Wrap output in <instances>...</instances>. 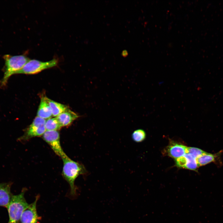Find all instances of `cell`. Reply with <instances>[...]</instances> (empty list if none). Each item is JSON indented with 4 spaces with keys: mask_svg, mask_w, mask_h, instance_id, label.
Instances as JSON below:
<instances>
[{
    "mask_svg": "<svg viewBox=\"0 0 223 223\" xmlns=\"http://www.w3.org/2000/svg\"><path fill=\"white\" fill-rule=\"evenodd\" d=\"M5 61L4 75L0 81V86L5 87L10 77L20 70L29 59L25 55H5L3 56Z\"/></svg>",
    "mask_w": 223,
    "mask_h": 223,
    "instance_id": "6da1fadb",
    "label": "cell"
},
{
    "mask_svg": "<svg viewBox=\"0 0 223 223\" xmlns=\"http://www.w3.org/2000/svg\"><path fill=\"white\" fill-rule=\"evenodd\" d=\"M62 159L63 162V176L70 185L71 195H74L76 190L75 180L79 175L86 173V170L82 164L72 160L67 155Z\"/></svg>",
    "mask_w": 223,
    "mask_h": 223,
    "instance_id": "7a4b0ae2",
    "label": "cell"
},
{
    "mask_svg": "<svg viewBox=\"0 0 223 223\" xmlns=\"http://www.w3.org/2000/svg\"><path fill=\"white\" fill-rule=\"evenodd\" d=\"M25 190L24 189L18 195H12L11 201L7 207L9 214L8 223H17L20 221L24 211L29 204L24 197Z\"/></svg>",
    "mask_w": 223,
    "mask_h": 223,
    "instance_id": "3957f363",
    "label": "cell"
},
{
    "mask_svg": "<svg viewBox=\"0 0 223 223\" xmlns=\"http://www.w3.org/2000/svg\"><path fill=\"white\" fill-rule=\"evenodd\" d=\"M58 63V60L55 58L46 62L42 61L35 59H29L16 74H36L45 69L56 66Z\"/></svg>",
    "mask_w": 223,
    "mask_h": 223,
    "instance_id": "277c9868",
    "label": "cell"
},
{
    "mask_svg": "<svg viewBox=\"0 0 223 223\" xmlns=\"http://www.w3.org/2000/svg\"><path fill=\"white\" fill-rule=\"evenodd\" d=\"M46 120L45 119L36 116L25 130L24 134L18 140L20 141H26L33 138L42 135L46 131Z\"/></svg>",
    "mask_w": 223,
    "mask_h": 223,
    "instance_id": "5b68a950",
    "label": "cell"
},
{
    "mask_svg": "<svg viewBox=\"0 0 223 223\" xmlns=\"http://www.w3.org/2000/svg\"><path fill=\"white\" fill-rule=\"evenodd\" d=\"M42 137L56 155L61 158L67 156L61 147L59 133L58 130L46 131Z\"/></svg>",
    "mask_w": 223,
    "mask_h": 223,
    "instance_id": "8992f818",
    "label": "cell"
},
{
    "mask_svg": "<svg viewBox=\"0 0 223 223\" xmlns=\"http://www.w3.org/2000/svg\"><path fill=\"white\" fill-rule=\"evenodd\" d=\"M39 196H36L34 201L29 204L23 212L20 221L22 223H37L40 219L37 211L36 205Z\"/></svg>",
    "mask_w": 223,
    "mask_h": 223,
    "instance_id": "52a82bcc",
    "label": "cell"
},
{
    "mask_svg": "<svg viewBox=\"0 0 223 223\" xmlns=\"http://www.w3.org/2000/svg\"><path fill=\"white\" fill-rule=\"evenodd\" d=\"M187 146L177 142L171 141L164 151L165 154L175 160L186 153Z\"/></svg>",
    "mask_w": 223,
    "mask_h": 223,
    "instance_id": "ba28073f",
    "label": "cell"
},
{
    "mask_svg": "<svg viewBox=\"0 0 223 223\" xmlns=\"http://www.w3.org/2000/svg\"><path fill=\"white\" fill-rule=\"evenodd\" d=\"M175 161L176 166L179 168L197 171L199 167L196 159L189 154H186Z\"/></svg>",
    "mask_w": 223,
    "mask_h": 223,
    "instance_id": "9c48e42d",
    "label": "cell"
},
{
    "mask_svg": "<svg viewBox=\"0 0 223 223\" xmlns=\"http://www.w3.org/2000/svg\"><path fill=\"white\" fill-rule=\"evenodd\" d=\"M12 183H0V206L7 208L13 195L11 191Z\"/></svg>",
    "mask_w": 223,
    "mask_h": 223,
    "instance_id": "30bf717a",
    "label": "cell"
},
{
    "mask_svg": "<svg viewBox=\"0 0 223 223\" xmlns=\"http://www.w3.org/2000/svg\"><path fill=\"white\" fill-rule=\"evenodd\" d=\"M78 117L77 114L68 108L56 117L61 127L69 125Z\"/></svg>",
    "mask_w": 223,
    "mask_h": 223,
    "instance_id": "8fae6325",
    "label": "cell"
},
{
    "mask_svg": "<svg viewBox=\"0 0 223 223\" xmlns=\"http://www.w3.org/2000/svg\"><path fill=\"white\" fill-rule=\"evenodd\" d=\"M37 116L45 119L51 118L52 114L51 108L45 97H42L37 112Z\"/></svg>",
    "mask_w": 223,
    "mask_h": 223,
    "instance_id": "7c38bea8",
    "label": "cell"
},
{
    "mask_svg": "<svg viewBox=\"0 0 223 223\" xmlns=\"http://www.w3.org/2000/svg\"><path fill=\"white\" fill-rule=\"evenodd\" d=\"M221 154V151L213 154L206 152L196 159L197 162L199 167L215 162L216 159L220 156Z\"/></svg>",
    "mask_w": 223,
    "mask_h": 223,
    "instance_id": "4fadbf2b",
    "label": "cell"
},
{
    "mask_svg": "<svg viewBox=\"0 0 223 223\" xmlns=\"http://www.w3.org/2000/svg\"><path fill=\"white\" fill-rule=\"evenodd\" d=\"M49 105L52 116H57L68 108L66 105L52 100L45 97Z\"/></svg>",
    "mask_w": 223,
    "mask_h": 223,
    "instance_id": "5bb4252c",
    "label": "cell"
},
{
    "mask_svg": "<svg viewBox=\"0 0 223 223\" xmlns=\"http://www.w3.org/2000/svg\"><path fill=\"white\" fill-rule=\"evenodd\" d=\"M56 118H50L47 119L45 123L46 131L58 130L61 127Z\"/></svg>",
    "mask_w": 223,
    "mask_h": 223,
    "instance_id": "9a60e30c",
    "label": "cell"
},
{
    "mask_svg": "<svg viewBox=\"0 0 223 223\" xmlns=\"http://www.w3.org/2000/svg\"><path fill=\"white\" fill-rule=\"evenodd\" d=\"M146 133L143 129H138L134 131L132 134L133 140L136 142L143 141L146 138Z\"/></svg>",
    "mask_w": 223,
    "mask_h": 223,
    "instance_id": "2e32d148",
    "label": "cell"
},
{
    "mask_svg": "<svg viewBox=\"0 0 223 223\" xmlns=\"http://www.w3.org/2000/svg\"><path fill=\"white\" fill-rule=\"evenodd\" d=\"M206 152L199 148L191 147H187L186 151V153L191 155L196 159Z\"/></svg>",
    "mask_w": 223,
    "mask_h": 223,
    "instance_id": "e0dca14e",
    "label": "cell"
},
{
    "mask_svg": "<svg viewBox=\"0 0 223 223\" xmlns=\"http://www.w3.org/2000/svg\"><path fill=\"white\" fill-rule=\"evenodd\" d=\"M17 223H21V222H20V221L19 222H17Z\"/></svg>",
    "mask_w": 223,
    "mask_h": 223,
    "instance_id": "ac0fdd59",
    "label": "cell"
}]
</instances>
